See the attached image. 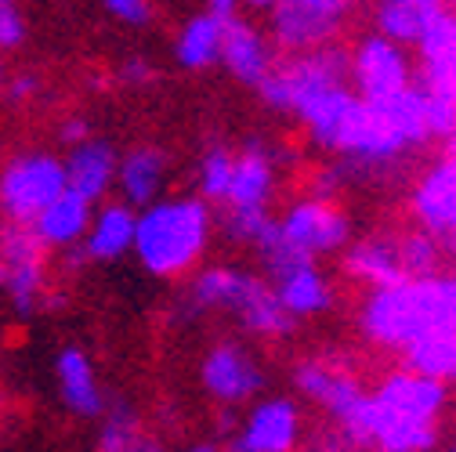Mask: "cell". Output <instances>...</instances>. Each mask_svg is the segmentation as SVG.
Returning a JSON list of instances; mask_svg holds the SVG:
<instances>
[{
  "label": "cell",
  "mask_w": 456,
  "mask_h": 452,
  "mask_svg": "<svg viewBox=\"0 0 456 452\" xmlns=\"http://www.w3.org/2000/svg\"><path fill=\"white\" fill-rule=\"evenodd\" d=\"M445 329H456V275L431 271L395 287H377L362 308V333L391 351Z\"/></svg>",
  "instance_id": "obj_1"
},
{
  "label": "cell",
  "mask_w": 456,
  "mask_h": 452,
  "mask_svg": "<svg viewBox=\"0 0 456 452\" xmlns=\"http://www.w3.org/2000/svg\"><path fill=\"white\" fill-rule=\"evenodd\" d=\"M445 406V383L403 369L370 394L366 445L387 452H420L435 445V420Z\"/></svg>",
  "instance_id": "obj_2"
},
{
  "label": "cell",
  "mask_w": 456,
  "mask_h": 452,
  "mask_svg": "<svg viewBox=\"0 0 456 452\" xmlns=\"http://www.w3.org/2000/svg\"><path fill=\"white\" fill-rule=\"evenodd\" d=\"M210 239V210L203 199H170L152 203L134 221V250L152 275H182L189 271Z\"/></svg>",
  "instance_id": "obj_3"
},
{
  "label": "cell",
  "mask_w": 456,
  "mask_h": 452,
  "mask_svg": "<svg viewBox=\"0 0 456 452\" xmlns=\"http://www.w3.org/2000/svg\"><path fill=\"white\" fill-rule=\"evenodd\" d=\"M189 301L200 311L203 308L232 311L257 336H282L294 326V315L279 304L272 282L247 275V271H236V268H207L203 275H196Z\"/></svg>",
  "instance_id": "obj_4"
},
{
  "label": "cell",
  "mask_w": 456,
  "mask_h": 452,
  "mask_svg": "<svg viewBox=\"0 0 456 452\" xmlns=\"http://www.w3.org/2000/svg\"><path fill=\"white\" fill-rule=\"evenodd\" d=\"M352 77V54L333 47L330 40L308 51H290V59L282 66H272L268 77L257 84L265 105L279 109V112H294L305 98L337 87V84H348Z\"/></svg>",
  "instance_id": "obj_5"
},
{
  "label": "cell",
  "mask_w": 456,
  "mask_h": 452,
  "mask_svg": "<svg viewBox=\"0 0 456 452\" xmlns=\"http://www.w3.org/2000/svg\"><path fill=\"white\" fill-rule=\"evenodd\" d=\"M294 380L305 399L319 402L333 416V424L345 431V445H366L370 394L359 387L355 376H348L337 366H326V362H301Z\"/></svg>",
  "instance_id": "obj_6"
},
{
  "label": "cell",
  "mask_w": 456,
  "mask_h": 452,
  "mask_svg": "<svg viewBox=\"0 0 456 452\" xmlns=\"http://www.w3.org/2000/svg\"><path fill=\"white\" fill-rule=\"evenodd\" d=\"M62 189H66V166L54 156L44 152L19 156L0 174V210H4L8 221H33Z\"/></svg>",
  "instance_id": "obj_7"
},
{
  "label": "cell",
  "mask_w": 456,
  "mask_h": 452,
  "mask_svg": "<svg viewBox=\"0 0 456 452\" xmlns=\"http://www.w3.org/2000/svg\"><path fill=\"white\" fill-rule=\"evenodd\" d=\"M355 0H279L272 8V33L282 51H308L340 29Z\"/></svg>",
  "instance_id": "obj_8"
},
{
  "label": "cell",
  "mask_w": 456,
  "mask_h": 452,
  "mask_svg": "<svg viewBox=\"0 0 456 452\" xmlns=\"http://www.w3.org/2000/svg\"><path fill=\"white\" fill-rule=\"evenodd\" d=\"M352 80H355L359 98L380 101L413 84V62L403 51V44L377 33V36H366L359 51L352 54Z\"/></svg>",
  "instance_id": "obj_9"
},
{
  "label": "cell",
  "mask_w": 456,
  "mask_h": 452,
  "mask_svg": "<svg viewBox=\"0 0 456 452\" xmlns=\"http://www.w3.org/2000/svg\"><path fill=\"white\" fill-rule=\"evenodd\" d=\"M275 224H279V232L287 236V243L297 246L308 257H322V254L340 250L348 243V232H352L348 217L337 206H330L326 199H301Z\"/></svg>",
  "instance_id": "obj_10"
},
{
  "label": "cell",
  "mask_w": 456,
  "mask_h": 452,
  "mask_svg": "<svg viewBox=\"0 0 456 452\" xmlns=\"http://www.w3.org/2000/svg\"><path fill=\"white\" fill-rule=\"evenodd\" d=\"M203 387L221 406H240V402H250L265 387V376H261V366L240 344H221L203 362Z\"/></svg>",
  "instance_id": "obj_11"
},
{
  "label": "cell",
  "mask_w": 456,
  "mask_h": 452,
  "mask_svg": "<svg viewBox=\"0 0 456 452\" xmlns=\"http://www.w3.org/2000/svg\"><path fill=\"white\" fill-rule=\"evenodd\" d=\"M413 210L420 229H428L438 246L456 239V152L424 174L413 192Z\"/></svg>",
  "instance_id": "obj_12"
},
{
  "label": "cell",
  "mask_w": 456,
  "mask_h": 452,
  "mask_svg": "<svg viewBox=\"0 0 456 452\" xmlns=\"http://www.w3.org/2000/svg\"><path fill=\"white\" fill-rule=\"evenodd\" d=\"M268 275H272V290H275L279 304L287 308L294 319L322 315L333 304V290H330L326 275L315 268V257H301V261H290V264H279Z\"/></svg>",
  "instance_id": "obj_13"
},
{
  "label": "cell",
  "mask_w": 456,
  "mask_h": 452,
  "mask_svg": "<svg viewBox=\"0 0 456 452\" xmlns=\"http://www.w3.org/2000/svg\"><path fill=\"white\" fill-rule=\"evenodd\" d=\"M301 431V413L287 399H268L250 409L243 427L236 431V448L240 452H287L294 448Z\"/></svg>",
  "instance_id": "obj_14"
},
{
  "label": "cell",
  "mask_w": 456,
  "mask_h": 452,
  "mask_svg": "<svg viewBox=\"0 0 456 452\" xmlns=\"http://www.w3.org/2000/svg\"><path fill=\"white\" fill-rule=\"evenodd\" d=\"M420 51V87L456 98V12H442L413 44Z\"/></svg>",
  "instance_id": "obj_15"
},
{
  "label": "cell",
  "mask_w": 456,
  "mask_h": 452,
  "mask_svg": "<svg viewBox=\"0 0 456 452\" xmlns=\"http://www.w3.org/2000/svg\"><path fill=\"white\" fill-rule=\"evenodd\" d=\"M221 62L228 66V73H232L240 84H247V87H257V84L268 77V69L275 66L265 36H261L250 22H243V19H236V15L224 19Z\"/></svg>",
  "instance_id": "obj_16"
},
{
  "label": "cell",
  "mask_w": 456,
  "mask_h": 452,
  "mask_svg": "<svg viewBox=\"0 0 456 452\" xmlns=\"http://www.w3.org/2000/svg\"><path fill=\"white\" fill-rule=\"evenodd\" d=\"M62 166H66V189L84 196L87 203L102 199L109 185L117 182V152H112L109 141H98V138L77 141Z\"/></svg>",
  "instance_id": "obj_17"
},
{
  "label": "cell",
  "mask_w": 456,
  "mask_h": 452,
  "mask_svg": "<svg viewBox=\"0 0 456 452\" xmlns=\"http://www.w3.org/2000/svg\"><path fill=\"white\" fill-rule=\"evenodd\" d=\"M275 189V156L265 141H250L247 152L232 163V182H228L224 203L232 206H268Z\"/></svg>",
  "instance_id": "obj_18"
},
{
  "label": "cell",
  "mask_w": 456,
  "mask_h": 452,
  "mask_svg": "<svg viewBox=\"0 0 456 452\" xmlns=\"http://www.w3.org/2000/svg\"><path fill=\"white\" fill-rule=\"evenodd\" d=\"M29 224H33V232L44 239V246H69V243H77L87 232V224H91V203L84 196L62 189Z\"/></svg>",
  "instance_id": "obj_19"
},
{
  "label": "cell",
  "mask_w": 456,
  "mask_h": 452,
  "mask_svg": "<svg viewBox=\"0 0 456 452\" xmlns=\"http://www.w3.org/2000/svg\"><path fill=\"white\" fill-rule=\"evenodd\" d=\"M442 12H445V0H380L377 29L380 36L406 47V44H417Z\"/></svg>",
  "instance_id": "obj_20"
},
{
  "label": "cell",
  "mask_w": 456,
  "mask_h": 452,
  "mask_svg": "<svg viewBox=\"0 0 456 452\" xmlns=\"http://www.w3.org/2000/svg\"><path fill=\"white\" fill-rule=\"evenodd\" d=\"M134 214L131 206L124 203H112V206H102L91 224H87V232H84V257H94V261H112V257H120L131 250L134 243Z\"/></svg>",
  "instance_id": "obj_21"
},
{
  "label": "cell",
  "mask_w": 456,
  "mask_h": 452,
  "mask_svg": "<svg viewBox=\"0 0 456 452\" xmlns=\"http://www.w3.org/2000/svg\"><path fill=\"white\" fill-rule=\"evenodd\" d=\"M59 383L66 394V406L80 416H102V391L94 380V369L80 348H66L59 355Z\"/></svg>",
  "instance_id": "obj_22"
},
{
  "label": "cell",
  "mask_w": 456,
  "mask_h": 452,
  "mask_svg": "<svg viewBox=\"0 0 456 452\" xmlns=\"http://www.w3.org/2000/svg\"><path fill=\"white\" fill-rule=\"evenodd\" d=\"M345 268H348L359 282L373 287V290H377V287H395V282L410 278V275L403 271V261H398L395 239H370V243H359V246L348 254Z\"/></svg>",
  "instance_id": "obj_23"
},
{
  "label": "cell",
  "mask_w": 456,
  "mask_h": 452,
  "mask_svg": "<svg viewBox=\"0 0 456 452\" xmlns=\"http://www.w3.org/2000/svg\"><path fill=\"white\" fill-rule=\"evenodd\" d=\"M167 174V156L152 145L134 149L124 163H117V182L127 196V203H152Z\"/></svg>",
  "instance_id": "obj_24"
},
{
  "label": "cell",
  "mask_w": 456,
  "mask_h": 452,
  "mask_svg": "<svg viewBox=\"0 0 456 452\" xmlns=\"http://www.w3.org/2000/svg\"><path fill=\"white\" fill-rule=\"evenodd\" d=\"M403 359H406V369L452 383L456 380V329L420 336L410 348H403Z\"/></svg>",
  "instance_id": "obj_25"
},
{
  "label": "cell",
  "mask_w": 456,
  "mask_h": 452,
  "mask_svg": "<svg viewBox=\"0 0 456 452\" xmlns=\"http://www.w3.org/2000/svg\"><path fill=\"white\" fill-rule=\"evenodd\" d=\"M221 33H224V19H217L214 12L189 19L178 36V62L185 69H207L221 62Z\"/></svg>",
  "instance_id": "obj_26"
},
{
  "label": "cell",
  "mask_w": 456,
  "mask_h": 452,
  "mask_svg": "<svg viewBox=\"0 0 456 452\" xmlns=\"http://www.w3.org/2000/svg\"><path fill=\"white\" fill-rule=\"evenodd\" d=\"M395 250H398V261H403V271H406L410 278L438 271L442 246H438V239H435L428 229H417V232L398 236V239H395Z\"/></svg>",
  "instance_id": "obj_27"
},
{
  "label": "cell",
  "mask_w": 456,
  "mask_h": 452,
  "mask_svg": "<svg viewBox=\"0 0 456 452\" xmlns=\"http://www.w3.org/2000/svg\"><path fill=\"white\" fill-rule=\"evenodd\" d=\"M4 287L12 290V301H15L19 315H29L37 308L40 290H44V257L4 264Z\"/></svg>",
  "instance_id": "obj_28"
},
{
  "label": "cell",
  "mask_w": 456,
  "mask_h": 452,
  "mask_svg": "<svg viewBox=\"0 0 456 452\" xmlns=\"http://www.w3.org/2000/svg\"><path fill=\"white\" fill-rule=\"evenodd\" d=\"M105 413V409H102ZM142 427H138V416L117 402V406H109L105 413V427H102V448L109 452H127V448H142Z\"/></svg>",
  "instance_id": "obj_29"
},
{
  "label": "cell",
  "mask_w": 456,
  "mask_h": 452,
  "mask_svg": "<svg viewBox=\"0 0 456 452\" xmlns=\"http://www.w3.org/2000/svg\"><path fill=\"white\" fill-rule=\"evenodd\" d=\"M232 163L236 156L228 149H210L200 163V192L207 203H224L228 196V182H232Z\"/></svg>",
  "instance_id": "obj_30"
},
{
  "label": "cell",
  "mask_w": 456,
  "mask_h": 452,
  "mask_svg": "<svg viewBox=\"0 0 456 452\" xmlns=\"http://www.w3.org/2000/svg\"><path fill=\"white\" fill-rule=\"evenodd\" d=\"M272 217H268V206H232L228 203V210L221 214V224H224V236L232 243H247L254 246L257 232L265 229Z\"/></svg>",
  "instance_id": "obj_31"
},
{
  "label": "cell",
  "mask_w": 456,
  "mask_h": 452,
  "mask_svg": "<svg viewBox=\"0 0 456 452\" xmlns=\"http://www.w3.org/2000/svg\"><path fill=\"white\" fill-rule=\"evenodd\" d=\"M428 138H442L452 141L456 138V98L442 94V91H428Z\"/></svg>",
  "instance_id": "obj_32"
},
{
  "label": "cell",
  "mask_w": 456,
  "mask_h": 452,
  "mask_svg": "<svg viewBox=\"0 0 456 452\" xmlns=\"http://www.w3.org/2000/svg\"><path fill=\"white\" fill-rule=\"evenodd\" d=\"M26 36V22L15 0H0V51H8L15 44H22Z\"/></svg>",
  "instance_id": "obj_33"
},
{
  "label": "cell",
  "mask_w": 456,
  "mask_h": 452,
  "mask_svg": "<svg viewBox=\"0 0 456 452\" xmlns=\"http://www.w3.org/2000/svg\"><path fill=\"white\" fill-rule=\"evenodd\" d=\"M105 12L112 19H120L127 26H145L152 19V8H149V0H102Z\"/></svg>",
  "instance_id": "obj_34"
},
{
  "label": "cell",
  "mask_w": 456,
  "mask_h": 452,
  "mask_svg": "<svg viewBox=\"0 0 456 452\" xmlns=\"http://www.w3.org/2000/svg\"><path fill=\"white\" fill-rule=\"evenodd\" d=\"M33 91H37V77H29V73H26V77H15V80L8 84V94H12L15 101H22V98H29Z\"/></svg>",
  "instance_id": "obj_35"
},
{
  "label": "cell",
  "mask_w": 456,
  "mask_h": 452,
  "mask_svg": "<svg viewBox=\"0 0 456 452\" xmlns=\"http://www.w3.org/2000/svg\"><path fill=\"white\" fill-rule=\"evenodd\" d=\"M124 80H127V84H145V80H152V69H149L142 59H134V62H127Z\"/></svg>",
  "instance_id": "obj_36"
},
{
  "label": "cell",
  "mask_w": 456,
  "mask_h": 452,
  "mask_svg": "<svg viewBox=\"0 0 456 452\" xmlns=\"http://www.w3.org/2000/svg\"><path fill=\"white\" fill-rule=\"evenodd\" d=\"M84 138H87V124H84V120H69V124L62 127V141L77 145V141H84Z\"/></svg>",
  "instance_id": "obj_37"
},
{
  "label": "cell",
  "mask_w": 456,
  "mask_h": 452,
  "mask_svg": "<svg viewBox=\"0 0 456 452\" xmlns=\"http://www.w3.org/2000/svg\"><path fill=\"white\" fill-rule=\"evenodd\" d=\"M210 12L217 19H228V15H236V0H210Z\"/></svg>",
  "instance_id": "obj_38"
},
{
  "label": "cell",
  "mask_w": 456,
  "mask_h": 452,
  "mask_svg": "<svg viewBox=\"0 0 456 452\" xmlns=\"http://www.w3.org/2000/svg\"><path fill=\"white\" fill-rule=\"evenodd\" d=\"M247 4H250V8H275L279 0H247Z\"/></svg>",
  "instance_id": "obj_39"
},
{
  "label": "cell",
  "mask_w": 456,
  "mask_h": 452,
  "mask_svg": "<svg viewBox=\"0 0 456 452\" xmlns=\"http://www.w3.org/2000/svg\"><path fill=\"white\" fill-rule=\"evenodd\" d=\"M445 4H449V8H452V12H456V0H445Z\"/></svg>",
  "instance_id": "obj_40"
},
{
  "label": "cell",
  "mask_w": 456,
  "mask_h": 452,
  "mask_svg": "<svg viewBox=\"0 0 456 452\" xmlns=\"http://www.w3.org/2000/svg\"><path fill=\"white\" fill-rule=\"evenodd\" d=\"M0 282H4V264H0Z\"/></svg>",
  "instance_id": "obj_41"
},
{
  "label": "cell",
  "mask_w": 456,
  "mask_h": 452,
  "mask_svg": "<svg viewBox=\"0 0 456 452\" xmlns=\"http://www.w3.org/2000/svg\"><path fill=\"white\" fill-rule=\"evenodd\" d=\"M452 152H456V138H452Z\"/></svg>",
  "instance_id": "obj_42"
}]
</instances>
